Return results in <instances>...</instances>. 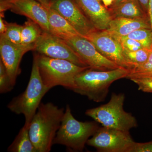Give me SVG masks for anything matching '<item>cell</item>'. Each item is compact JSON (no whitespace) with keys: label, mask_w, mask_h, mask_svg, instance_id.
Returning <instances> with one entry per match:
<instances>
[{"label":"cell","mask_w":152,"mask_h":152,"mask_svg":"<svg viewBox=\"0 0 152 152\" xmlns=\"http://www.w3.org/2000/svg\"><path fill=\"white\" fill-rule=\"evenodd\" d=\"M47 10L50 33L63 39L80 35L69 22L56 12L50 8Z\"/></svg>","instance_id":"obj_17"},{"label":"cell","mask_w":152,"mask_h":152,"mask_svg":"<svg viewBox=\"0 0 152 152\" xmlns=\"http://www.w3.org/2000/svg\"><path fill=\"white\" fill-rule=\"evenodd\" d=\"M37 1L42 4L46 8H49L52 0H37Z\"/></svg>","instance_id":"obj_32"},{"label":"cell","mask_w":152,"mask_h":152,"mask_svg":"<svg viewBox=\"0 0 152 152\" xmlns=\"http://www.w3.org/2000/svg\"><path fill=\"white\" fill-rule=\"evenodd\" d=\"M11 10L31 19L45 31L50 33L48 10L37 0H17Z\"/></svg>","instance_id":"obj_13"},{"label":"cell","mask_w":152,"mask_h":152,"mask_svg":"<svg viewBox=\"0 0 152 152\" xmlns=\"http://www.w3.org/2000/svg\"><path fill=\"white\" fill-rule=\"evenodd\" d=\"M102 1L104 3V5L107 8L113 5L114 1V0H102Z\"/></svg>","instance_id":"obj_33"},{"label":"cell","mask_w":152,"mask_h":152,"mask_svg":"<svg viewBox=\"0 0 152 152\" xmlns=\"http://www.w3.org/2000/svg\"><path fill=\"white\" fill-rule=\"evenodd\" d=\"M113 19L148 18L138 0H124L109 9Z\"/></svg>","instance_id":"obj_16"},{"label":"cell","mask_w":152,"mask_h":152,"mask_svg":"<svg viewBox=\"0 0 152 152\" xmlns=\"http://www.w3.org/2000/svg\"><path fill=\"white\" fill-rule=\"evenodd\" d=\"M150 50L145 48L135 51L123 50L124 58L127 64L129 69L133 66L145 63L149 57Z\"/></svg>","instance_id":"obj_20"},{"label":"cell","mask_w":152,"mask_h":152,"mask_svg":"<svg viewBox=\"0 0 152 152\" xmlns=\"http://www.w3.org/2000/svg\"><path fill=\"white\" fill-rule=\"evenodd\" d=\"M7 22L3 20V17H0V33L1 34H4L7 30Z\"/></svg>","instance_id":"obj_29"},{"label":"cell","mask_w":152,"mask_h":152,"mask_svg":"<svg viewBox=\"0 0 152 152\" xmlns=\"http://www.w3.org/2000/svg\"><path fill=\"white\" fill-rule=\"evenodd\" d=\"M142 28L151 29L148 18H120L112 19L107 31L115 37H121Z\"/></svg>","instance_id":"obj_15"},{"label":"cell","mask_w":152,"mask_h":152,"mask_svg":"<svg viewBox=\"0 0 152 152\" xmlns=\"http://www.w3.org/2000/svg\"><path fill=\"white\" fill-rule=\"evenodd\" d=\"M130 152H152V141L144 143L135 142Z\"/></svg>","instance_id":"obj_27"},{"label":"cell","mask_w":152,"mask_h":152,"mask_svg":"<svg viewBox=\"0 0 152 152\" xmlns=\"http://www.w3.org/2000/svg\"><path fill=\"white\" fill-rule=\"evenodd\" d=\"M44 84L38 66L37 54L33 57L32 68L29 81L24 92L14 98L7 106L16 114H23L25 118L24 126L29 128L44 96L49 91Z\"/></svg>","instance_id":"obj_3"},{"label":"cell","mask_w":152,"mask_h":152,"mask_svg":"<svg viewBox=\"0 0 152 152\" xmlns=\"http://www.w3.org/2000/svg\"><path fill=\"white\" fill-rule=\"evenodd\" d=\"M98 1H99V0H98Z\"/></svg>","instance_id":"obj_35"},{"label":"cell","mask_w":152,"mask_h":152,"mask_svg":"<svg viewBox=\"0 0 152 152\" xmlns=\"http://www.w3.org/2000/svg\"><path fill=\"white\" fill-rule=\"evenodd\" d=\"M148 17L150 24H151V29L152 31V0H149V2L148 11Z\"/></svg>","instance_id":"obj_30"},{"label":"cell","mask_w":152,"mask_h":152,"mask_svg":"<svg viewBox=\"0 0 152 152\" xmlns=\"http://www.w3.org/2000/svg\"><path fill=\"white\" fill-rule=\"evenodd\" d=\"M138 1H139V2L144 12L148 15L149 0H138Z\"/></svg>","instance_id":"obj_28"},{"label":"cell","mask_w":152,"mask_h":152,"mask_svg":"<svg viewBox=\"0 0 152 152\" xmlns=\"http://www.w3.org/2000/svg\"><path fill=\"white\" fill-rule=\"evenodd\" d=\"M130 80L137 85L140 91L144 92L152 93V78H133Z\"/></svg>","instance_id":"obj_26"},{"label":"cell","mask_w":152,"mask_h":152,"mask_svg":"<svg viewBox=\"0 0 152 152\" xmlns=\"http://www.w3.org/2000/svg\"><path fill=\"white\" fill-rule=\"evenodd\" d=\"M125 37L139 42L145 48L151 50L152 48L151 29L142 28L136 30Z\"/></svg>","instance_id":"obj_22"},{"label":"cell","mask_w":152,"mask_h":152,"mask_svg":"<svg viewBox=\"0 0 152 152\" xmlns=\"http://www.w3.org/2000/svg\"><path fill=\"white\" fill-rule=\"evenodd\" d=\"M15 86L13 84L2 61H0V93L5 94L10 91Z\"/></svg>","instance_id":"obj_24"},{"label":"cell","mask_w":152,"mask_h":152,"mask_svg":"<svg viewBox=\"0 0 152 152\" xmlns=\"http://www.w3.org/2000/svg\"><path fill=\"white\" fill-rule=\"evenodd\" d=\"M125 99L124 93H113L107 104L87 110L86 115L102 126L129 132L138 126V123L135 117L124 110Z\"/></svg>","instance_id":"obj_5"},{"label":"cell","mask_w":152,"mask_h":152,"mask_svg":"<svg viewBox=\"0 0 152 152\" xmlns=\"http://www.w3.org/2000/svg\"><path fill=\"white\" fill-rule=\"evenodd\" d=\"M84 37L93 45L101 54L122 67L129 69L119 41L107 30L97 31Z\"/></svg>","instance_id":"obj_11"},{"label":"cell","mask_w":152,"mask_h":152,"mask_svg":"<svg viewBox=\"0 0 152 152\" xmlns=\"http://www.w3.org/2000/svg\"><path fill=\"white\" fill-rule=\"evenodd\" d=\"M28 127L25 126L21 129L13 142L9 147L10 152H37L31 140Z\"/></svg>","instance_id":"obj_18"},{"label":"cell","mask_w":152,"mask_h":152,"mask_svg":"<svg viewBox=\"0 0 152 152\" xmlns=\"http://www.w3.org/2000/svg\"><path fill=\"white\" fill-rule=\"evenodd\" d=\"M17 0H1V4L8 6L12 8V5Z\"/></svg>","instance_id":"obj_31"},{"label":"cell","mask_w":152,"mask_h":152,"mask_svg":"<svg viewBox=\"0 0 152 152\" xmlns=\"http://www.w3.org/2000/svg\"><path fill=\"white\" fill-rule=\"evenodd\" d=\"M129 72L126 78H152V48L150 50L149 57L145 63L133 66L129 69Z\"/></svg>","instance_id":"obj_21"},{"label":"cell","mask_w":152,"mask_h":152,"mask_svg":"<svg viewBox=\"0 0 152 152\" xmlns=\"http://www.w3.org/2000/svg\"><path fill=\"white\" fill-rule=\"evenodd\" d=\"M129 70L123 67L108 71L88 68L76 76L72 91L96 102H104L113 83L126 77Z\"/></svg>","instance_id":"obj_2"},{"label":"cell","mask_w":152,"mask_h":152,"mask_svg":"<svg viewBox=\"0 0 152 152\" xmlns=\"http://www.w3.org/2000/svg\"><path fill=\"white\" fill-rule=\"evenodd\" d=\"M34 45H25L11 42L4 36L0 35L1 60L5 67L13 84L15 86L20 73V63L23 56L29 51L34 50Z\"/></svg>","instance_id":"obj_12"},{"label":"cell","mask_w":152,"mask_h":152,"mask_svg":"<svg viewBox=\"0 0 152 152\" xmlns=\"http://www.w3.org/2000/svg\"><path fill=\"white\" fill-rule=\"evenodd\" d=\"M115 37L119 41L122 47L123 50L129 51H135L144 48L141 44L132 39L125 37Z\"/></svg>","instance_id":"obj_25"},{"label":"cell","mask_w":152,"mask_h":152,"mask_svg":"<svg viewBox=\"0 0 152 152\" xmlns=\"http://www.w3.org/2000/svg\"><path fill=\"white\" fill-rule=\"evenodd\" d=\"M135 142L129 131L102 126L99 128L87 144L99 152H130Z\"/></svg>","instance_id":"obj_7"},{"label":"cell","mask_w":152,"mask_h":152,"mask_svg":"<svg viewBox=\"0 0 152 152\" xmlns=\"http://www.w3.org/2000/svg\"><path fill=\"white\" fill-rule=\"evenodd\" d=\"M49 8L64 18L80 35L86 37L97 30L75 0H52Z\"/></svg>","instance_id":"obj_10"},{"label":"cell","mask_w":152,"mask_h":152,"mask_svg":"<svg viewBox=\"0 0 152 152\" xmlns=\"http://www.w3.org/2000/svg\"><path fill=\"white\" fill-rule=\"evenodd\" d=\"M37 53L41 78L49 90L59 86L72 90L76 76L88 68L77 65L67 60L53 58Z\"/></svg>","instance_id":"obj_6"},{"label":"cell","mask_w":152,"mask_h":152,"mask_svg":"<svg viewBox=\"0 0 152 152\" xmlns=\"http://www.w3.org/2000/svg\"><path fill=\"white\" fill-rule=\"evenodd\" d=\"M34 50L50 58L67 60L80 66L88 67L64 39L50 33L44 31L35 43Z\"/></svg>","instance_id":"obj_9"},{"label":"cell","mask_w":152,"mask_h":152,"mask_svg":"<svg viewBox=\"0 0 152 152\" xmlns=\"http://www.w3.org/2000/svg\"><path fill=\"white\" fill-rule=\"evenodd\" d=\"M86 17L98 31L109 28L112 20L109 9L103 6L98 0H75Z\"/></svg>","instance_id":"obj_14"},{"label":"cell","mask_w":152,"mask_h":152,"mask_svg":"<svg viewBox=\"0 0 152 152\" xmlns=\"http://www.w3.org/2000/svg\"><path fill=\"white\" fill-rule=\"evenodd\" d=\"M124 1V0H114V1L113 3V5H116L117 4H118L121 2L122 1Z\"/></svg>","instance_id":"obj_34"},{"label":"cell","mask_w":152,"mask_h":152,"mask_svg":"<svg viewBox=\"0 0 152 152\" xmlns=\"http://www.w3.org/2000/svg\"><path fill=\"white\" fill-rule=\"evenodd\" d=\"M7 28L4 36L11 42L15 44H22L21 33L22 27L16 23H8L7 22Z\"/></svg>","instance_id":"obj_23"},{"label":"cell","mask_w":152,"mask_h":152,"mask_svg":"<svg viewBox=\"0 0 152 152\" xmlns=\"http://www.w3.org/2000/svg\"><path fill=\"white\" fill-rule=\"evenodd\" d=\"M43 31L42 29L37 24L29 19L22 27V45H34Z\"/></svg>","instance_id":"obj_19"},{"label":"cell","mask_w":152,"mask_h":152,"mask_svg":"<svg viewBox=\"0 0 152 152\" xmlns=\"http://www.w3.org/2000/svg\"><path fill=\"white\" fill-rule=\"evenodd\" d=\"M99 128L98 123L95 121L81 122L76 120L67 105L53 145H63L73 151L82 152L88 140Z\"/></svg>","instance_id":"obj_4"},{"label":"cell","mask_w":152,"mask_h":152,"mask_svg":"<svg viewBox=\"0 0 152 152\" xmlns=\"http://www.w3.org/2000/svg\"><path fill=\"white\" fill-rule=\"evenodd\" d=\"M64 40L88 67L99 71L122 67L101 54L92 43L83 36L77 35Z\"/></svg>","instance_id":"obj_8"},{"label":"cell","mask_w":152,"mask_h":152,"mask_svg":"<svg viewBox=\"0 0 152 152\" xmlns=\"http://www.w3.org/2000/svg\"><path fill=\"white\" fill-rule=\"evenodd\" d=\"M64 113V108L52 103H41L28 129L30 138L37 152L51 151Z\"/></svg>","instance_id":"obj_1"}]
</instances>
